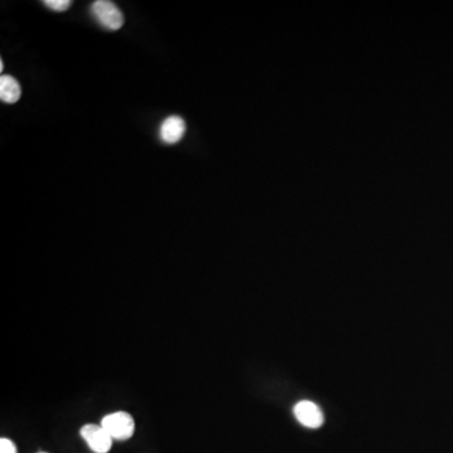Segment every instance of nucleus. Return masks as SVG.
<instances>
[{
  "label": "nucleus",
  "instance_id": "9",
  "mask_svg": "<svg viewBox=\"0 0 453 453\" xmlns=\"http://www.w3.org/2000/svg\"><path fill=\"white\" fill-rule=\"evenodd\" d=\"M3 68H4V63H3V61L0 62V71H3Z\"/></svg>",
  "mask_w": 453,
  "mask_h": 453
},
{
  "label": "nucleus",
  "instance_id": "5",
  "mask_svg": "<svg viewBox=\"0 0 453 453\" xmlns=\"http://www.w3.org/2000/svg\"><path fill=\"white\" fill-rule=\"evenodd\" d=\"M187 125L180 116H169L159 128V137L166 145H175L185 135Z\"/></svg>",
  "mask_w": 453,
  "mask_h": 453
},
{
  "label": "nucleus",
  "instance_id": "10",
  "mask_svg": "<svg viewBox=\"0 0 453 453\" xmlns=\"http://www.w3.org/2000/svg\"><path fill=\"white\" fill-rule=\"evenodd\" d=\"M38 453H47V452H38Z\"/></svg>",
  "mask_w": 453,
  "mask_h": 453
},
{
  "label": "nucleus",
  "instance_id": "4",
  "mask_svg": "<svg viewBox=\"0 0 453 453\" xmlns=\"http://www.w3.org/2000/svg\"><path fill=\"white\" fill-rule=\"evenodd\" d=\"M294 414L296 419L303 427L308 428H319L324 423V414L316 404L310 401H301L294 407Z\"/></svg>",
  "mask_w": 453,
  "mask_h": 453
},
{
  "label": "nucleus",
  "instance_id": "3",
  "mask_svg": "<svg viewBox=\"0 0 453 453\" xmlns=\"http://www.w3.org/2000/svg\"><path fill=\"white\" fill-rule=\"evenodd\" d=\"M79 433L92 452H110L114 439L108 434V431L102 425H92V423L85 425L81 428Z\"/></svg>",
  "mask_w": 453,
  "mask_h": 453
},
{
  "label": "nucleus",
  "instance_id": "6",
  "mask_svg": "<svg viewBox=\"0 0 453 453\" xmlns=\"http://www.w3.org/2000/svg\"><path fill=\"white\" fill-rule=\"evenodd\" d=\"M21 94L22 88L14 77L9 74L0 76V100L6 103H15L21 99Z\"/></svg>",
  "mask_w": 453,
  "mask_h": 453
},
{
  "label": "nucleus",
  "instance_id": "7",
  "mask_svg": "<svg viewBox=\"0 0 453 453\" xmlns=\"http://www.w3.org/2000/svg\"><path fill=\"white\" fill-rule=\"evenodd\" d=\"M43 4L54 12H65L72 6V1H70V0H46L43 1Z\"/></svg>",
  "mask_w": 453,
  "mask_h": 453
},
{
  "label": "nucleus",
  "instance_id": "8",
  "mask_svg": "<svg viewBox=\"0 0 453 453\" xmlns=\"http://www.w3.org/2000/svg\"><path fill=\"white\" fill-rule=\"evenodd\" d=\"M0 453H18L17 446L9 439H0Z\"/></svg>",
  "mask_w": 453,
  "mask_h": 453
},
{
  "label": "nucleus",
  "instance_id": "1",
  "mask_svg": "<svg viewBox=\"0 0 453 453\" xmlns=\"http://www.w3.org/2000/svg\"><path fill=\"white\" fill-rule=\"evenodd\" d=\"M101 425L108 431V434L117 441H126L131 439L135 432V421L128 412H114L102 418Z\"/></svg>",
  "mask_w": 453,
  "mask_h": 453
},
{
  "label": "nucleus",
  "instance_id": "2",
  "mask_svg": "<svg viewBox=\"0 0 453 453\" xmlns=\"http://www.w3.org/2000/svg\"><path fill=\"white\" fill-rule=\"evenodd\" d=\"M91 13L102 27L117 30L123 26V14L119 7L108 0H97L91 6Z\"/></svg>",
  "mask_w": 453,
  "mask_h": 453
}]
</instances>
